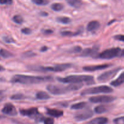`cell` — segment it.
<instances>
[{
  "instance_id": "b9f144b4",
  "label": "cell",
  "mask_w": 124,
  "mask_h": 124,
  "mask_svg": "<svg viewBox=\"0 0 124 124\" xmlns=\"http://www.w3.org/2000/svg\"><path fill=\"white\" fill-rule=\"evenodd\" d=\"M2 93H3V92H2V91H1V90H0V97H1V96L2 95Z\"/></svg>"
},
{
  "instance_id": "52a82bcc",
  "label": "cell",
  "mask_w": 124,
  "mask_h": 124,
  "mask_svg": "<svg viewBox=\"0 0 124 124\" xmlns=\"http://www.w3.org/2000/svg\"><path fill=\"white\" fill-rule=\"evenodd\" d=\"M115 98L111 96H94L89 98L90 102L92 103H109L114 101Z\"/></svg>"
},
{
  "instance_id": "836d02e7",
  "label": "cell",
  "mask_w": 124,
  "mask_h": 124,
  "mask_svg": "<svg viewBox=\"0 0 124 124\" xmlns=\"http://www.w3.org/2000/svg\"><path fill=\"white\" fill-rule=\"evenodd\" d=\"M21 32L25 35H29V34L31 33L32 30L29 28H24L21 30Z\"/></svg>"
},
{
  "instance_id": "30bf717a",
  "label": "cell",
  "mask_w": 124,
  "mask_h": 124,
  "mask_svg": "<svg viewBox=\"0 0 124 124\" xmlns=\"http://www.w3.org/2000/svg\"><path fill=\"white\" fill-rule=\"evenodd\" d=\"M93 115V112L92 110L88 109L85 111L80 112L79 113L77 114L75 116V119L78 121H85V120L88 119L90 117H91Z\"/></svg>"
},
{
  "instance_id": "f35d334b",
  "label": "cell",
  "mask_w": 124,
  "mask_h": 124,
  "mask_svg": "<svg viewBox=\"0 0 124 124\" xmlns=\"http://www.w3.org/2000/svg\"><path fill=\"white\" fill-rule=\"evenodd\" d=\"M4 70H5L4 68L2 66H1V65H0V71H4Z\"/></svg>"
},
{
  "instance_id": "d6a6232c",
  "label": "cell",
  "mask_w": 124,
  "mask_h": 124,
  "mask_svg": "<svg viewBox=\"0 0 124 124\" xmlns=\"http://www.w3.org/2000/svg\"><path fill=\"white\" fill-rule=\"evenodd\" d=\"M114 39L116 40H118V41H122V42H124V35H115V36H114Z\"/></svg>"
},
{
  "instance_id": "ac0fdd59",
  "label": "cell",
  "mask_w": 124,
  "mask_h": 124,
  "mask_svg": "<svg viewBox=\"0 0 124 124\" xmlns=\"http://www.w3.org/2000/svg\"><path fill=\"white\" fill-rule=\"evenodd\" d=\"M108 108H109V107H108V106H107V105H101L96 107L94 108V111L96 113L102 114L106 112V111H107Z\"/></svg>"
},
{
  "instance_id": "ab89813d",
  "label": "cell",
  "mask_w": 124,
  "mask_h": 124,
  "mask_svg": "<svg viewBox=\"0 0 124 124\" xmlns=\"http://www.w3.org/2000/svg\"><path fill=\"white\" fill-rule=\"evenodd\" d=\"M40 13H41V15H43V16H47V15H48L47 13H45V12H41Z\"/></svg>"
},
{
  "instance_id": "e575fe53",
  "label": "cell",
  "mask_w": 124,
  "mask_h": 124,
  "mask_svg": "<svg viewBox=\"0 0 124 124\" xmlns=\"http://www.w3.org/2000/svg\"><path fill=\"white\" fill-rule=\"evenodd\" d=\"M12 3V0H0L1 4H11Z\"/></svg>"
},
{
  "instance_id": "74e56055",
  "label": "cell",
  "mask_w": 124,
  "mask_h": 124,
  "mask_svg": "<svg viewBox=\"0 0 124 124\" xmlns=\"http://www.w3.org/2000/svg\"><path fill=\"white\" fill-rule=\"evenodd\" d=\"M47 49H48V48H47V47H43L41 48V52H45V51L47 50Z\"/></svg>"
},
{
  "instance_id": "603a6c76",
  "label": "cell",
  "mask_w": 124,
  "mask_h": 124,
  "mask_svg": "<svg viewBox=\"0 0 124 124\" xmlns=\"http://www.w3.org/2000/svg\"><path fill=\"white\" fill-rule=\"evenodd\" d=\"M57 21L58 22H59V23L64 24H68L71 22V19L70 18L66 16L58 17V18H57Z\"/></svg>"
},
{
  "instance_id": "4fadbf2b",
  "label": "cell",
  "mask_w": 124,
  "mask_h": 124,
  "mask_svg": "<svg viewBox=\"0 0 124 124\" xmlns=\"http://www.w3.org/2000/svg\"><path fill=\"white\" fill-rule=\"evenodd\" d=\"M100 24L97 21H92L88 24L86 29L89 31H94L99 29Z\"/></svg>"
},
{
  "instance_id": "f546056e",
  "label": "cell",
  "mask_w": 124,
  "mask_h": 124,
  "mask_svg": "<svg viewBox=\"0 0 124 124\" xmlns=\"http://www.w3.org/2000/svg\"><path fill=\"white\" fill-rule=\"evenodd\" d=\"M44 124H54V120L51 117H47V118H44L43 119Z\"/></svg>"
},
{
  "instance_id": "3957f363",
  "label": "cell",
  "mask_w": 124,
  "mask_h": 124,
  "mask_svg": "<svg viewBox=\"0 0 124 124\" xmlns=\"http://www.w3.org/2000/svg\"><path fill=\"white\" fill-rule=\"evenodd\" d=\"M59 82L66 84H81L85 82L87 84L94 83L93 76L89 75H71L64 78H57Z\"/></svg>"
},
{
  "instance_id": "5bb4252c",
  "label": "cell",
  "mask_w": 124,
  "mask_h": 124,
  "mask_svg": "<svg viewBox=\"0 0 124 124\" xmlns=\"http://www.w3.org/2000/svg\"><path fill=\"white\" fill-rule=\"evenodd\" d=\"M98 48L97 47H94L91 48H86L81 53V56L83 57L89 56H93L94 54H96L98 51Z\"/></svg>"
},
{
  "instance_id": "277c9868",
  "label": "cell",
  "mask_w": 124,
  "mask_h": 124,
  "mask_svg": "<svg viewBox=\"0 0 124 124\" xmlns=\"http://www.w3.org/2000/svg\"><path fill=\"white\" fill-rule=\"evenodd\" d=\"M71 67L70 64H62L55 65L54 66L43 67V66H32V69L34 70H38L41 71H53V72H59L64 71L66 69H69Z\"/></svg>"
},
{
  "instance_id": "7402d4cb",
  "label": "cell",
  "mask_w": 124,
  "mask_h": 124,
  "mask_svg": "<svg viewBox=\"0 0 124 124\" xmlns=\"http://www.w3.org/2000/svg\"><path fill=\"white\" fill-rule=\"evenodd\" d=\"M0 56L4 58H9L13 56V54L9 51L3 49V48H1L0 50Z\"/></svg>"
},
{
  "instance_id": "44dd1931",
  "label": "cell",
  "mask_w": 124,
  "mask_h": 124,
  "mask_svg": "<svg viewBox=\"0 0 124 124\" xmlns=\"http://www.w3.org/2000/svg\"><path fill=\"white\" fill-rule=\"evenodd\" d=\"M86 103L85 102H81L76 103L73 104L71 106V108L73 110H81L84 108L86 107Z\"/></svg>"
},
{
  "instance_id": "83f0119b",
  "label": "cell",
  "mask_w": 124,
  "mask_h": 124,
  "mask_svg": "<svg viewBox=\"0 0 124 124\" xmlns=\"http://www.w3.org/2000/svg\"><path fill=\"white\" fill-rule=\"evenodd\" d=\"M79 33H80L79 31H77V32H72V31H63L61 32V34L63 36H75V35H78Z\"/></svg>"
},
{
  "instance_id": "4316f807",
  "label": "cell",
  "mask_w": 124,
  "mask_h": 124,
  "mask_svg": "<svg viewBox=\"0 0 124 124\" xmlns=\"http://www.w3.org/2000/svg\"><path fill=\"white\" fill-rule=\"evenodd\" d=\"M32 1L35 4L40 5V6H44L49 3L48 0H32Z\"/></svg>"
},
{
  "instance_id": "d6986e66",
  "label": "cell",
  "mask_w": 124,
  "mask_h": 124,
  "mask_svg": "<svg viewBox=\"0 0 124 124\" xmlns=\"http://www.w3.org/2000/svg\"><path fill=\"white\" fill-rule=\"evenodd\" d=\"M71 6L75 8H79L82 5V2L80 0H66Z\"/></svg>"
},
{
  "instance_id": "ffe728a7",
  "label": "cell",
  "mask_w": 124,
  "mask_h": 124,
  "mask_svg": "<svg viewBox=\"0 0 124 124\" xmlns=\"http://www.w3.org/2000/svg\"><path fill=\"white\" fill-rule=\"evenodd\" d=\"M36 99L40 100H46L50 98L49 95L44 92H39L36 94Z\"/></svg>"
},
{
  "instance_id": "ba28073f",
  "label": "cell",
  "mask_w": 124,
  "mask_h": 124,
  "mask_svg": "<svg viewBox=\"0 0 124 124\" xmlns=\"http://www.w3.org/2000/svg\"><path fill=\"white\" fill-rule=\"evenodd\" d=\"M119 70H120V68H117V69H113V70H111L109 71H106V72L103 73L98 76L97 79L100 82H105V81H108V80L113 78L116 75Z\"/></svg>"
},
{
  "instance_id": "4dcf8cb0",
  "label": "cell",
  "mask_w": 124,
  "mask_h": 124,
  "mask_svg": "<svg viewBox=\"0 0 124 124\" xmlns=\"http://www.w3.org/2000/svg\"><path fill=\"white\" fill-rule=\"evenodd\" d=\"M81 51V47L80 46H75V47H73L70 52L71 53H79Z\"/></svg>"
},
{
  "instance_id": "1f68e13d",
  "label": "cell",
  "mask_w": 124,
  "mask_h": 124,
  "mask_svg": "<svg viewBox=\"0 0 124 124\" xmlns=\"http://www.w3.org/2000/svg\"><path fill=\"white\" fill-rule=\"evenodd\" d=\"M3 39L6 43H12V42H14L15 41L12 38L9 37V36H5V37L3 38Z\"/></svg>"
},
{
  "instance_id": "e0dca14e",
  "label": "cell",
  "mask_w": 124,
  "mask_h": 124,
  "mask_svg": "<svg viewBox=\"0 0 124 124\" xmlns=\"http://www.w3.org/2000/svg\"><path fill=\"white\" fill-rule=\"evenodd\" d=\"M108 122V119L106 117H98L89 121V124H106Z\"/></svg>"
},
{
  "instance_id": "9c48e42d",
  "label": "cell",
  "mask_w": 124,
  "mask_h": 124,
  "mask_svg": "<svg viewBox=\"0 0 124 124\" xmlns=\"http://www.w3.org/2000/svg\"><path fill=\"white\" fill-rule=\"evenodd\" d=\"M20 113L23 116H28V117H32V118H39V114L38 109L36 108H31L29 109H24V110H20Z\"/></svg>"
},
{
  "instance_id": "7a4b0ae2",
  "label": "cell",
  "mask_w": 124,
  "mask_h": 124,
  "mask_svg": "<svg viewBox=\"0 0 124 124\" xmlns=\"http://www.w3.org/2000/svg\"><path fill=\"white\" fill-rule=\"evenodd\" d=\"M81 84H71L68 86H62L58 85L49 84L47 86V90L52 94L59 95L64 94L69 92L78 90L81 87Z\"/></svg>"
},
{
  "instance_id": "d4e9b609",
  "label": "cell",
  "mask_w": 124,
  "mask_h": 124,
  "mask_svg": "<svg viewBox=\"0 0 124 124\" xmlns=\"http://www.w3.org/2000/svg\"><path fill=\"white\" fill-rule=\"evenodd\" d=\"M13 22L17 24H21L23 23V18H22V16L19 15H15L12 18Z\"/></svg>"
},
{
  "instance_id": "f1b7e54d",
  "label": "cell",
  "mask_w": 124,
  "mask_h": 124,
  "mask_svg": "<svg viewBox=\"0 0 124 124\" xmlns=\"http://www.w3.org/2000/svg\"><path fill=\"white\" fill-rule=\"evenodd\" d=\"M114 123L115 124H124V116L115 118L114 119Z\"/></svg>"
},
{
  "instance_id": "d590c367",
  "label": "cell",
  "mask_w": 124,
  "mask_h": 124,
  "mask_svg": "<svg viewBox=\"0 0 124 124\" xmlns=\"http://www.w3.org/2000/svg\"><path fill=\"white\" fill-rule=\"evenodd\" d=\"M34 55H35V54H34V52H26V53H24V56L25 57H26V58H27V57L33 56H34Z\"/></svg>"
},
{
  "instance_id": "8d00e7d4",
  "label": "cell",
  "mask_w": 124,
  "mask_h": 124,
  "mask_svg": "<svg viewBox=\"0 0 124 124\" xmlns=\"http://www.w3.org/2000/svg\"><path fill=\"white\" fill-rule=\"evenodd\" d=\"M52 32H53V31L51 30H49V29L44 30V34H51V33H52Z\"/></svg>"
},
{
  "instance_id": "cb8c5ba5",
  "label": "cell",
  "mask_w": 124,
  "mask_h": 124,
  "mask_svg": "<svg viewBox=\"0 0 124 124\" xmlns=\"http://www.w3.org/2000/svg\"><path fill=\"white\" fill-rule=\"evenodd\" d=\"M51 8L56 12H59L63 9V6L60 3H53L51 6Z\"/></svg>"
},
{
  "instance_id": "2e32d148",
  "label": "cell",
  "mask_w": 124,
  "mask_h": 124,
  "mask_svg": "<svg viewBox=\"0 0 124 124\" xmlns=\"http://www.w3.org/2000/svg\"><path fill=\"white\" fill-rule=\"evenodd\" d=\"M47 113L50 116L54 117H60L63 116V112L60 110H55V109H47Z\"/></svg>"
},
{
  "instance_id": "60d3db41",
  "label": "cell",
  "mask_w": 124,
  "mask_h": 124,
  "mask_svg": "<svg viewBox=\"0 0 124 124\" xmlns=\"http://www.w3.org/2000/svg\"><path fill=\"white\" fill-rule=\"evenodd\" d=\"M121 56H122L124 57V50L121 52Z\"/></svg>"
},
{
  "instance_id": "484cf974",
  "label": "cell",
  "mask_w": 124,
  "mask_h": 124,
  "mask_svg": "<svg viewBox=\"0 0 124 124\" xmlns=\"http://www.w3.org/2000/svg\"><path fill=\"white\" fill-rule=\"evenodd\" d=\"M25 98L26 97L24 94H21V93H17V94H13V96H12L10 99L12 100H22Z\"/></svg>"
},
{
  "instance_id": "8992f818",
  "label": "cell",
  "mask_w": 124,
  "mask_h": 124,
  "mask_svg": "<svg viewBox=\"0 0 124 124\" xmlns=\"http://www.w3.org/2000/svg\"><path fill=\"white\" fill-rule=\"evenodd\" d=\"M121 49L119 47H114V48H109L103 51L100 53L98 58L104 59H110L115 58L119 54L121 53Z\"/></svg>"
},
{
  "instance_id": "5b68a950",
  "label": "cell",
  "mask_w": 124,
  "mask_h": 124,
  "mask_svg": "<svg viewBox=\"0 0 124 124\" xmlns=\"http://www.w3.org/2000/svg\"><path fill=\"white\" fill-rule=\"evenodd\" d=\"M113 88L106 85H101L92 88H86L81 93V95H88V94H98V93H109L113 92Z\"/></svg>"
},
{
  "instance_id": "9a60e30c",
  "label": "cell",
  "mask_w": 124,
  "mask_h": 124,
  "mask_svg": "<svg viewBox=\"0 0 124 124\" xmlns=\"http://www.w3.org/2000/svg\"><path fill=\"white\" fill-rule=\"evenodd\" d=\"M124 83V72H123L122 73L120 74V76L116 79L114 80L113 81H112L111 85L112 86H114V87H119L120 85H122V84Z\"/></svg>"
},
{
  "instance_id": "7c38bea8",
  "label": "cell",
  "mask_w": 124,
  "mask_h": 124,
  "mask_svg": "<svg viewBox=\"0 0 124 124\" xmlns=\"http://www.w3.org/2000/svg\"><path fill=\"white\" fill-rule=\"evenodd\" d=\"M109 64H101V65H91V66H86L83 68L85 71H94L96 70H103L105 69H106L108 67H109Z\"/></svg>"
},
{
  "instance_id": "8fae6325",
  "label": "cell",
  "mask_w": 124,
  "mask_h": 124,
  "mask_svg": "<svg viewBox=\"0 0 124 124\" xmlns=\"http://www.w3.org/2000/svg\"><path fill=\"white\" fill-rule=\"evenodd\" d=\"M2 112L5 115L9 116H16L17 115V111L16 108L12 104H7L4 105L2 109Z\"/></svg>"
},
{
  "instance_id": "6da1fadb",
  "label": "cell",
  "mask_w": 124,
  "mask_h": 124,
  "mask_svg": "<svg viewBox=\"0 0 124 124\" xmlns=\"http://www.w3.org/2000/svg\"><path fill=\"white\" fill-rule=\"evenodd\" d=\"M53 78L51 76H39L24 75H16L12 77L11 82L22 84H35L51 81Z\"/></svg>"
}]
</instances>
